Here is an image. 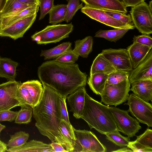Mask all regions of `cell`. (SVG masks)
Listing matches in <instances>:
<instances>
[{
  "mask_svg": "<svg viewBox=\"0 0 152 152\" xmlns=\"http://www.w3.org/2000/svg\"><path fill=\"white\" fill-rule=\"evenodd\" d=\"M133 69L137 66L145 58L152 48L147 46L133 42L127 48Z\"/></svg>",
  "mask_w": 152,
  "mask_h": 152,
  "instance_id": "obj_18",
  "label": "cell"
},
{
  "mask_svg": "<svg viewBox=\"0 0 152 152\" xmlns=\"http://www.w3.org/2000/svg\"><path fill=\"white\" fill-rule=\"evenodd\" d=\"M37 15L27 17L1 29L0 36L10 37L15 40L22 37L34 22Z\"/></svg>",
  "mask_w": 152,
  "mask_h": 152,
  "instance_id": "obj_12",
  "label": "cell"
},
{
  "mask_svg": "<svg viewBox=\"0 0 152 152\" xmlns=\"http://www.w3.org/2000/svg\"><path fill=\"white\" fill-rule=\"evenodd\" d=\"M109 109L118 131L129 138L135 136L141 128L138 121L129 115L127 110L113 106L109 107Z\"/></svg>",
  "mask_w": 152,
  "mask_h": 152,
  "instance_id": "obj_9",
  "label": "cell"
},
{
  "mask_svg": "<svg viewBox=\"0 0 152 152\" xmlns=\"http://www.w3.org/2000/svg\"><path fill=\"white\" fill-rule=\"evenodd\" d=\"M93 38L91 36L85 37L82 39H78L75 42L73 50L79 56L87 58L92 51Z\"/></svg>",
  "mask_w": 152,
  "mask_h": 152,
  "instance_id": "obj_27",
  "label": "cell"
},
{
  "mask_svg": "<svg viewBox=\"0 0 152 152\" xmlns=\"http://www.w3.org/2000/svg\"><path fill=\"white\" fill-rule=\"evenodd\" d=\"M33 114V108L21 106L20 109L18 111L15 123L19 124H28L31 121Z\"/></svg>",
  "mask_w": 152,
  "mask_h": 152,
  "instance_id": "obj_32",
  "label": "cell"
},
{
  "mask_svg": "<svg viewBox=\"0 0 152 152\" xmlns=\"http://www.w3.org/2000/svg\"><path fill=\"white\" fill-rule=\"evenodd\" d=\"M6 127V126L3 125L0 123V135L1 132Z\"/></svg>",
  "mask_w": 152,
  "mask_h": 152,
  "instance_id": "obj_50",
  "label": "cell"
},
{
  "mask_svg": "<svg viewBox=\"0 0 152 152\" xmlns=\"http://www.w3.org/2000/svg\"><path fill=\"white\" fill-rule=\"evenodd\" d=\"M43 91L38 104L33 108L35 126L40 133L51 142H57L66 149V145L59 128L61 121L59 97L60 95L54 89L42 83Z\"/></svg>",
  "mask_w": 152,
  "mask_h": 152,
  "instance_id": "obj_2",
  "label": "cell"
},
{
  "mask_svg": "<svg viewBox=\"0 0 152 152\" xmlns=\"http://www.w3.org/2000/svg\"><path fill=\"white\" fill-rule=\"evenodd\" d=\"M1 30L0 27V31H1Z\"/></svg>",
  "mask_w": 152,
  "mask_h": 152,
  "instance_id": "obj_53",
  "label": "cell"
},
{
  "mask_svg": "<svg viewBox=\"0 0 152 152\" xmlns=\"http://www.w3.org/2000/svg\"><path fill=\"white\" fill-rule=\"evenodd\" d=\"M39 4L36 3L21 11L17 12L7 16L0 17L1 30L18 20L37 13L39 10Z\"/></svg>",
  "mask_w": 152,
  "mask_h": 152,
  "instance_id": "obj_17",
  "label": "cell"
},
{
  "mask_svg": "<svg viewBox=\"0 0 152 152\" xmlns=\"http://www.w3.org/2000/svg\"><path fill=\"white\" fill-rule=\"evenodd\" d=\"M14 1H17L21 2L32 4L36 3L40 4L39 0H7L5 5L7 4Z\"/></svg>",
  "mask_w": 152,
  "mask_h": 152,
  "instance_id": "obj_46",
  "label": "cell"
},
{
  "mask_svg": "<svg viewBox=\"0 0 152 152\" xmlns=\"http://www.w3.org/2000/svg\"><path fill=\"white\" fill-rule=\"evenodd\" d=\"M152 1L151 0L149 2V4H148V7L149 8H150V9L152 11Z\"/></svg>",
  "mask_w": 152,
  "mask_h": 152,
  "instance_id": "obj_51",
  "label": "cell"
},
{
  "mask_svg": "<svg viewBox=\"0 0 152 152\" xmlns=\"http://www.w3.org/2000/svg\"><path fill=\"white\" fill-rule=\"evenodd\" d=\"M106 13L115 19L126 24L133 25L130 15H126V14L118 12L108 10H103Z\"/></svg>",
  "mask_w": 152,
  "mask_h": 152,
  "instance_id": "obj_39",
  "label": "cell"
},
{
  "mask_svg": "<svg viewBox=\"0 0 152 152\" xmlns=\"http://www.w3.org/2000/svg\"><path fill=\"white\" fill-rule=\"evenodd\" d=\"M37 75L42 83L66 98L78 88L85 87L87 75L82 72L77 64H66L55 59L43 63L38 69Z\"/></svg>",
  "mask_w": 152,
  "mask_h": 152,
  "instance_id": "obj_1",
  "label": "cell"
},
{
  "mask_svg": "<svg viewBox=\"0 0 152 152\" xmlns=\"http://www.w3.org/2000/svg\"><path fill=\"white\" fill-rule=\"evenodd\" d=\"M22 84L27 89L31 97L34 108L38 104L42 96V84L37 80H28Z\"/></svg>",
  "mask_w": 152,
  "mask_h": 152,
  "instance_id": "obj_24",
  "label": "cell"
},
{
  "mask_svg": "<svg viewBox=\"0 0 152 152\" xmlns=\"http://www.w3.org/2000/svg\"><path fill=\"white\" fill-rule=\"evenodd\" d=\"M7 152H54L50 144H47L37 140H32L20 147L9 148Z\"/></svg>",
  "mask_w": 152,
  "mask_h": 152,
  "instance_id": "obj_19",
  "label": "cell"
},
{
  "mask_svg": "<svg viewBox=\"0 0 152 152\" xmlns=\"http://www.w3.org/2000/svg\"><path fill=\"white\" fill-rule=\"evenodd\" d=\"M112 151L117 152H133L131 149L127 146L124 147H123L115 151Z\"/></svg>",
  "mask_w": 152,
  "mask_h": 152,
  "instance_id": "obj_48",
  "label": "cell"
},
{
  "mask_svg": "<svg viewBox=\"0 0 152 152\" xmlns=\"http://www.w3.org/2000/svg\"><path fill=\"white\" fill-rule=\"evenodd\" d=\"M88 6L103 10L127 13L126 7L118 0H81Z\"/></svg>",
  "mask_w": 152,
  "mask_h": 152,
  "instance_id": "obj_16",
  "label": "cell"
},
{
  "mask_svg": "<svg viewBox=\"0 0 152 152\" xmlns=\"http://www.w3.org/2000/svg\"><path fill=\"white\" fill-rule=\"evenodd\" d=\"M131 17L135 27L142 34L152 33L151 11L145 1L132 7Z\"/></svg>",
  "mask_w": 152,
  "mask_h": 152,
  "instance_id": "obj_8",
  "label": "cell"
},
{
  "mask_svg": "<svg viewBox=\"0 0 152 152\" xmlns=\"http://www.w3.org/2000/svg\"><path fill=\"white\" fill-rule=\"evenodd\" d=\"M129 80L131 83L142 80H152V50L144 60L130 72Z\"/></svg>",
  "mask_w": 152,
  "mask_h": 152,
  "instance_id": "obj_14",
  "label": "cell"
},
{
  "mask_svg": "<svg viewBox=\"0 0 152 152\" xmlns=\"http://www.w3.org/2000/svg\"><path fill=\"white\" fill-rule=\"evenodd\" d=\"M18 92L22 104L21 106H24L33 108L31 97L27 89L22 83L20 84L18 86Z\"/></svg>",
  "mask_w": 152,
  "mask_h": 152,
  "instance_id": "obj_37",
  "label": "cell"
},
{
  "mask_svg": "<svg viewBox=\"0 0 152 152\" xmlns=\"http://www.w3.org/2000/svg\"><path fill=\"white\" fill-rule=\"evenodd\" d=\"M66 98L61 95L59 97L60 110L61 120H64L69 124H71L69 119L66 103Z\"/></svg>",
  "mask_w": 152,
  "mask_h": 152,
  "instance_id": "obj_41",
  "label": "cell"
},
{
  "mask_svg": "<svg viewBox=\"0 0 152 152\" xmlns=\"http://www.w3.org/2000/svg\"><path fill=\"white\" fill-rule=\"evenodd\" d=\"M130 90L140 98L148 102L152 98V80H140L131 84Z\"/></svg>",
  "mask_w": 152,
  "mask_h": 152,
  "instance_id": "obj_20",
  "label": "cell"
},
{
  "mask_svg": "<svg viewBox=\"0 0 152 152\" xmlns=\"http://www.w3.org/2000/svg\"><path fill=\"white\" fill-rule=\"evenodd\" d=\"M131 84L128 79L115 84H106L100 95L101 102L116 107L126 102L129 96Z\"/></svg>",
  "mask_w": 152,
  "mask_h": 152,
  "instance_id": "obj_5",
  "label": "cell"
},
{
  "mask_svg": "<svg viewBox=\"0 0 152 152\" xmlns=\"http://www.w3.org/2000/svg\"><path fill=\"white\" fill-rule=\"evenodd\" d=\"M18 62L10 58L0 56V77L5 78L9 81H14L17 75Z\"/></svg>",
  "mask_w": 152,
  "mask_h": 152,
  "instance_id": "obj_22",
  "label": "cell"
},
{
  "mask_svg": "<svg viewBox=\"0 0 152 152\" xmlns=\"http://www.w3.org/2000/svg\"><path fill=\"white\" fill-rule=\"evenodd\" d=\"M40 14L39 20L43 19L52 9L54 6V0H39Z\"/></svg>",
  "mask_w": 152,
  "mask_h": 152,
  "instance_id": "obj_40",
  "label": "cell"
},
{
  "mask_svg": "<svg viewBox=\"0 0 152 152\" xmlns=\"http://www.w3.org/2000/svg\"><path fill=\"white\" fill-rule=\"evenodd\" d=\"M73 127L71 124L61 120L59 128L65 140L66 145V149L68 152H72L74 149L73 145L75 138Z\"/></svg>",
  "mask_w": 152,
  "mask_h": 152,
  "instance_id": "obj_26",
  "label": "cell"
},
{
  "mask_svg": "<svg viewBox=\"0 0 152 152\" xmlns=\"http://www.w3.org/2000/svg\"><path fill=\"white\" fill-rule=\"evenodd\" d=\"M33 5L17 1H13L4 6L2 10L0 12V17L7 16L17 12L21 11Z\"/></svg>",
  "mask_w": 152,
  "mask_h": 152,
  "instance_id": "obj_30",
  "label": "cell"
},
{
  "mask_svg": "<svg viewBox=\"0 0 152 152\" xmlns=\"http://www.w3.org/2000/svg\"><path fill=\"white\" fill-rule=\"evenodd\" d=\"M130 72L116 71L108 75L106 84H117L128 79Z\"/></svg>",
  "mask_w": 152,
  "mask_h": 152,
  "instance_id": "obj_38",
  "label": "cell"
},
{
  "mask_svg": "<svg viewBox=\"0 0 152 152\" xmlns=\"http://www.w3.org/2000/svg\"><path fill=\"white\" fill-rule=\"evenodd\" d=\"M145 0H122V3L126 7H133L145 1Z\"/></svg>",
  "mask_w": 152,
  "mask_h": 152,
  "instance_id": "obj_45",
  "label": "cell"
},
{
  "mask_svg": "<svg viewBox=\"0 0 152 152\" xmlns=\"http://www.w3.org/2000/svg\"><path fill=\"white\" fill-rule=\"evenodd\" d=\"M18 111H14L10 110L0 112V121H8L12 122L15 121Z\"/></svg>",
  "mask_w": 152,
  "mask_h": 152,
  "instance_id": "obj_43",
  "label": "cell"
},
{
  "mask_svg": "<svg viewBox=\"0 0 152 152\" xmlns=\"http://www.w3.org/2000/svg\"><path fill=\"white\" fill-rule=\"evenodd\" d=\"M108 75L103 73H95L90 75L87 83L90 88L97 95H100L103 92Z\"/></svg>",
  "mask_w": 152,
  "mask_h": 152,
  "instance_id": "obj_25",
  "label": "cell"
},
{
  "mask_svg": "<svg viewBox=\"0 0 152 152\" xmlns=\"http://www.w3.org/2000/svg\"><path fill=\"white\" fill-rule=\"evenodd\" d=\"M79 56L71 48L55 60L63 64H72L77 60Z\"/></svg>",
  "mask_w": 152,
  "mask_h": 152,
  "instance_id": "obj_36",
  "label": "cell"
},
{
  "mask_svg": "<svg viewBox=\"0 0 152 152\" xmlns=\"http://www.w3.org/2000/svg\"><path fill=\"white\" fill-rule=\"evenodd\" d=\"M101 53L116 71L130 72L133 70L126 49L108 48L102 50Z\"/></svg>",
  "mask_w": 152,
  "mask_h": 152,
  "instance_id": "obj_11",
  "label": "cell"
},
{
  "mask_svg": "<svg viewBox=\"0 0 152 152\" xmlns=\"http://www.w3.org/2000/svg\"><path fill=\"white\" fill-rule=\"evenodd\" d=\"M81 118L87 123L91 129H94L102 134L118 131L109 106L94 99L86 92Z\"/></svg>",
  "mask_w": 152,
  "mask_h": 152,
  "instance_id": "obj_3",
  "label": "cell"
},
{
  "mask_svg": "<svg viewBox=\"0 0 152 152\" xmlns=\"http://www.w3.org/2000/svg\"><path fill=\"white\" fill-rule=\"evenodd\" d=\"M127 103L128 110L139 122L152 127V106L151 104L140 98L133 93L129 95Z\"/></svg>",
  "mask_w": 152,
  "mask_h": 152,
  "instance_id": "obj_7",
  "label": "cell"
},
{
  "mask_svg": "<svg viewBox=\"0 0 152 152\" xmlns=\"http://www.w3.org/2000/svg\"><path fill=\"white\" fill-rule=\"evenodd\" d=\"M10 139L7 144L10 148H15L25 144L28 140L29 135L23 131L15 132L14 134L10 135Z\"/></svg>",
  "mask_w": 152,
  "mask_h": 152,
  "instance_id": "obj_31",
  "label": "cell"
},
{
  "mask_svg": "<svg viewBox=\"0 0 152 152\" xmlns=\"http://www.w3.org/2000/svg\"><path fill=\"white\" fill-rule=\"evenodd\" d=\"M134 28V25H129L124 27L114 30L100 29L95 33L94 37L103 38L111 42H116L123 37L128 31Z\"/></svg>",
  "mask_w": 152,
  "mask_h": 152,
  "instance_id": "obj_21",
  "label": "cell"
},
{
  "mask_svg": "<svg viewBox=\"0 0 152 152\" xmlns=\"http://www.w3.org/2000/svg\"><path fill=\"white\" fill-rule=\"evenodd\" d=\"M7 144L0 140V152H7Z\"/></svg>",
  "mask_w": 152,
  "mask_h": 152,
  "instance_id": "obj_47",
  "label": "cell"
},
{
  "mask_svg": "<svg viewBox=\"0 0 152 152\" xmlns=\"http://www.w3.org/2000/svg\"><path fill=\"white\" fill-rule=\"evenodd\" d=\"M68 2L65 21L69 23L72 19L76 12L83 7V3L80 0H66Z\"/></svg>",
  "mask_w": 152,
  "mask_h": 152,
  "instance_id": "obj_35",
  "label": "cell"
},
{
  "mask_svg": "<svg viewBox=\"0 0 152 152\" xmlns=\"http://www.w3.org/2000/svg\"><path fill=\"white\" fill-rule=\"evenodd\" d=\"M51 142L50 145L52 147L54 152H68L61 144L57 142Z\"/></svg>",
  "mask_w": 152,
  "mask_h": 152,
  "instance_id": "obj_44",
  "label": "cell"
},
{
  "mask_svg": "<svg viewBox=\"0 0 152 152\" xmlns=\"http://www.w3.org/2000/svg\"><path fill=\"white\" fill-rule=\"evenodd\" d=\"M7 0H0V12L4 8Z\"/></svg>",
  "mask_w": 152,
  "mask_h": 152,
  "instance_id": "obj_49",
  "label": "cell"
},
{
  "mask_svg": "<svg viewBox=\"0 0 152 152\" xmlns=\"http://www.w3.org/2000/svg\"><path fill=\"white\" fill-rule=\"evenodd\" d=\"M81 11L91 19L115 28H121L130 25L125 24L115 19L103 10L85 5L81 9Z\"/></svg>",
  "mask_w": 152,
  "mask_h": 152,
  "instance_id": "obj_13",
  "label": "cell"
},
{
  "mask_svg": "<svg viewBox=\"0 0 152 152\" xmlns=\"http://www.w3.org/2000/svg\"><path fill=\"white\" fill-rule=\"evenodd\" d=\"M134 141L143 147L152 152V130L148 128L142 134L137 136Z\"/></svg>",
  "mask_w": 152,
  "mask_h": 152,
  "instance_id": "obj_33",
  "label": "cell"
},
{
  "mask_svg": "<svg viewBox=\"0 0 152 152\" xmlns=\"http://www.w3.org/2000/svg\"><path fill=\"white\" fill-rule=\"evenodd\" d=\"M73 29V25L72 23L49 25L42 30L35 33L31 37L38 44L56 43L69 37Z\"/></svg>",
  "mask_w": 152,
  "mask_h": 152,
  "instance_id": "obj_4",
  "label": "cell"
},
{
  "mask_svg": "<svg viewBox=\"0 0 152 152\" xmlns=\"http://www.w3.org/2000/svg\"><path fill=\"white\" fill-rule=\"evenodd\" d=\"M115 131L106 134V139L120 147L127 146L130 139L128 137L122 136L119 132Z\"/></svg>",
  "mask_w": 152,
  "mask_h": 152,
  "instance_id": "obj_34",
  "label": "cell"
},
{
  "mask_svg": "<svg viewBox=\"0 0 152 152\" xmlns=\"http://www.w3.org/2000/svg\"><path fill=\"white\" fill-rule=\"evenodd\" d=\"M72 43L64 42L51 49L42 50L40 56L44 57L45 60L56 58L71 48Z\"/></svg>",
  "mask_w": 152,
  "mask_h": 152,
  "instance_id": "obj_28",
  "label": "cell"
},
{
  "mask_svg": "<svg viewBox=\"0 0 152 152\" xmlns=\"http://www.w3.org/2000/svg\"><path fill=\"white\" fill-rule=\"evenodd\" d=\"M67 4L54 5L49 13V23L56 25L65 21Z\"/></svg>",
  "mask_w": 152,
  "mask_h": 152,
  "instance_id": "obj_29",
  "label": "cell"
},
{
  "mask_svg": "<svg viewBox=\"0 0 152 152\" xmlns=\"http://www.w3.org/2000/svg\"><path fill=\"white\" fill-rule=\"evenodd\" d=\"M21 83L15 80L0 84V112L21 106L18 92Z\"/></svg>",
  "mask_w": 152,
  "mask_h": 152,
  "instance_id": "obj_10",
  "label": "cell"
},
{
  "mask_svg": "<svg viewBox=\"0 0 152 152\" xmlns=\"http://www.w3.org/2000/svg\"><path fill=\"white\" fill-rule=\"evenodd\" d=\"M86 92L85 87H81L66 97L69 111L76 119L81 118L82 115Z\"/></svg>",
  "mask_w": 152,
  "mask_h": 152,
  "instance_id": "obj_15",
  "label": "cell"
},
{
  "mask_svg": "<svg viewBox=\"0 0 152 152\" xmlns=\"http://www.w3.org/2000/svg\"><path fill=\"white\" fill-rule=\"evenodd\" d=\"M133 42L137 43L152 48V38L149 35L142 34L140 35L134 36L133 38Z\"/></svg>",
  "mask_w": 152,
  "mask_h": 152,
  "instance_id": "obj_42",
  "label": "cell"
},
{
  "mask_svg": "<svg viewBox=\"0 0 152 152\" xmlns=\"http://www.w3.org/2000/svg\"><path fill=\"white\" fill-rule=\"evenodd\" d=\"M75 140L72 152H104L106 149L92 132L73 127Z\"/></svg>",
  "mask_w": 152,
  "mask_h": 152,
  "instance_id": "obj_6",
  "label": "cell"
},
{
  "mask_svg": "<svg viewBox=\"0 0 152 152\" xmlns=\"http://www.w3.org/2000/svg\"><path fill=\"white\" fill-rule=\"evenodd\" d=\"M116 70L111 64L101 53L94 60L90 69V75L95 73L109 75Z\"/></svg>",
  "mask_w": 152,
  "mask_h": 152,
  "instance_id": "obj_23",
  "label": "cell"
},
{
  "mask_svg": "<svg viewBox=\"0 0 152 152\" xmlns=\"http://www.w3.org/2000/svg\"><path fill=\"white\" fill-rule=\"evenodd\" d=\"M118 0L122 2V0Z\"/></svg>",
  "mask_w": 152,
  "mask_h": 152,
  "instance_id": "obj_52",
  "label": "cell"
}]
</instances>
